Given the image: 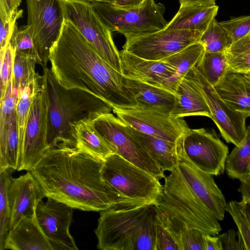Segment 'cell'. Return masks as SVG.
<instances>
[{"label": "cell", "mask_w": 250, "mask_h": 250, "mask_svg": "<svg viewBox=\"0 0 250 250\" xmlns=\"http://www.w3.org/2000/svg\"><path fill=\"white\" fill-rule=\"evenodd\" d=\"M27 24L33 29V37L42 67L47 66L49 50L58 38L63 17L59 0H26Z\"/></svg>", "instance_id": "obj_13"}, {"label": "cell", "mask_w": 250, "mask_h": 250, "mask_svg": "<svg viewBox=\"0 0 250 250\" xmlns=\"http://www.w3.org/2000/svg\"><path fill=\"white\" fill-rule=\"evenodd\" d=\"M21 0H0V15L10 17L17 11Z\"/></svg>", "instance_id": "obj_43"}, {"label": "cell", "mask_w": 250, "mask_h": 250, "mask_svg": "<svg viewBox=\"0 0 250 250\" xmlns=\"http://www.w3.org/2000/svg\"><path fill=\"white\" fill-rule=\"evenodd\" d=\"M22 10H18L10 17L0 15V50L5 48L10 42L13 32L17 25V21L22 16Z\"/></svg>", "instance_id": "obj_41"}, {"label": "cell", "mask_w": 250, "mask_h": 250, "mask_svg": "<svg viewBox=\"0 0 250 250\" xmlns=\"http://www.w3.org/2000/svg\"><path fill=\"white\" fill-rule=\"evenodd\" d=\"M122 74L125 77L165 88L175 94L174 67L165 60L142 58L124 49L119 51Z\"/></svg>", "instance_id": "obj_17"}, {"label": "cell", "mask_w": 250, "mask_h": 250, "mask_svg": "<svg viewBox=\"0 0 250 250\" xmlns=\"http://www.w3.org/2000/svg\"><path fill=\"white\" fill-rule=\"evenodd\" d=\"M73 209L51 198L41 201L37 206L38 222L53 250L78 249L69 231Z\"/></svg>", "instance_id": "obj_16"}, {"label": "cell", "mask_w": 250, "mask_h": 250, "mask_svg": "<svg viewBox=\"0 0 250 250\" xmlns=\"http://www.w3.org/2000/svg\"><path fill=\"white\" fill-rule=\"evenodd\" d=\"M15 52L10 42L5 48L0 50V101L4 98L12 78Z\"/></svg>", "instance_id": "obj_38"}, {"label": "cell", "mask_w": 250, "mask_h": 250, "mask_svg": "<svg viewBox=\"0 0 250 250\" xmlns=\"http://www.w3.org/2000/svg\"><path fill=\"white\" fill-rule=\"evenodd\" d=\"M205 52L204 46L199 42L188 46L164 60L174 67L176 71L174 79L176 90L181 80L196 66Z\"/></svg>", "instance_id": "obj_27"}, {"label": "cell", "mask_w": 250, "mask_h": 250, "mask_svg": "<svg viewBox=\"0 0 250 250\" xmlns=\"http://www.w3.org/2000/svg\"><path fill=\"white\" fill-rule=\"evenodd\" d=\"M225 169L232 179L239 180L250 174V125L240 146H235L228 155Z\"/></svg>", "instance_id": "obj_28"}, {"label": "cell", "mask_w": 250, "mask_h": 250, "mask_svg": "<svg viewBox=\"0 0 250 250\" xmlns=\"http://www.w3.org/2000/svg\"><path fill=\"white\" fill-rule=\"evenodd\" d=\"M203 33L196 31L163 29L125 38L123 49L142 58L161 61L188 46L199 42Z\"/></svg>", "instance_id": "obj_12"}, {"label": "cell", "mask_w": 250, "mask_h": 250, "mask_svg": "<svg viewBox=\"0 0 250 250\" xmlns=\"http://www.w3.org/2000/svg\"><path fill=\"white\" fill-rule=\"evenodd\" d=\"M11 169L0 170V250H3L10 231L11 214L7 197V186Z\"/></svg>", "instance_id": "obj_36"}, {"label": "cell", "mask_w": 250, "mask_h": 250, "mask_svg": "<svg viewBox=\"0 0 250 250\" xmlns=\"http://www.w3.org/2000/svg\"><path fill=\"white\" fill-rule=\"evenodd\" d=\"M49 101L47 131L48 148L59 146L76 147L71 125L87 121L94 115L110 112L112 106L100 98L79 89H67L60 85L50 69L43 67Z\"/></svg>", "instance_id": "obj_4"}, {"label": "cell", "mask_w": 250, "mask_h": 250, "mask_svg": "<svg viewBox=\"0 0 250 250\" xmlns=\"http://www.w3.org/2000/svg\"><path fill=\"white\" fill-rule=\"evenodd\" d=\"M90 2L111 32L121 33L125 38L161 30L167 24L164 17V5L154 0H145L139 6L130 8H121L107 2Z\"/></svg>", "instance_id": "obj_7"}, {"label": "cell", "mask_w": 250, "mask_h": 250, "mask_svg": "<svg viewBox=\"0 0 250 250\" xmlns=\"http://www.w3.org/2000/svg\"><path fill=\"white\" fill-rule=\"evenodd\" d=\"M164 179L163 195L154 206L156 213L205 234H218L222 230L218 220L191 189L178 165Z\"/></svg>", "instance_id": "obj_5"}, {"label": "cell", "mask_w": 250, "mask_h": 250, "mask_svg": "<svg viewBox=\"0 0 250 250\" xmlns=\"http://www.w3.org/2000/svg\"><path fill=\"white\" fill-rule=\"evenodd\" d=\"M6 249L53 250L36 215L23 218L9 231L3 248V250Z\"/></svg>", "instance_id": "obj_22"}, {"label": "cell", "mask_w": 250, "mask_h": 250, "mask_svg": "<svg viewBox=\"0 0 250 250\" xmlns=\"http://www.w3.org/2000/svg\"><path fill=\"white\" fill-rule=\"evenodd\" d=\"M239 180L241 184L238 190L241 194L242 200L250 202V174Z\"/></svg>", "instance_id": "obj_45"}, {"label": "cell", "mask_w": 250, "mask_h": 250, "mask_svg": "<svg viewBox=\"0 0 250 250\" xmlns=\"http://www.w3.org/2000/svg\"><path fill=\"white\" fill-rule=\"evenodd\" d=\"M10 42L16 51L35 59L38 64L43 66L30 25L27 24L20 28L17 25Z\"/></svg>", "instance_id": "obj_35"}, {"label": "cell", "mask_w": 250, "mask_h": 250, "mask_svg": "<svg viewBox=\"0 0 250 250\" xmlns=\"http://www.w3.org/2000/svg\"><path fill=\"white\" fill-rule=\"evenodd\" d=\"M219 23L228 32L233 42L250 33V15L233 18Z\"/></svg>", "instance_id": "obj_40"}, {"label": "cell", "mask_w": 250, "mask_h": 250, "mask_svg": "<svg viewBox=\"0 0 250 250\" xmlns=\"http://www.w3.org/2000/svg\"><path fill=\"white\" fill-rule=\"evenodd\" d=\"M112 110L131 127L171 142H176L190 129L183 118H175L169 114L138 107Z\"/></svg>", "instance_id": "obj_15"}, {"label": "cell", "mask_w": 250, "mask_h": 250, "mask_svg": "<svg viewBox=\"0 0 250 250\" xmlns=\"http://www.w3.org/2000/svg\"><path fill=\"white\" fill-rule=\"evenodd\" d=\"M103 162L76 147L59 146L48 149L30 171L45 197L75 209L101 211L130 200L104 180Z\"/></svg>", "instance_id": "obj_1"}, {"label": "cell", "mask_w": 250, "mask_h": 250, "mask_svg": "<svg viewBox=\"0 0 250 250\" xmlns=\"http://www.w3.org/2000/svg\"><path fill=\"white\" fill-rule=\"evenodd\" d=\"M89 1H103V2H107L109 3H111L113 4L115 0H86Z\"/></svg>", "instance_id": "obj_49"}, {"label": "cell", "mask_w": 250, "mask_h": 250, "mask_svg": "<svg viewBox=\"0 0 250 250\" xmlns=\"http://www.w3.org/2000/svg\"><path fill=\"white\" fill-rule=\"evenodd\" d=\"M75 133L76 148L95 159L104 161L115 153L113 148L88 124L80 121L71 125Z\"/></svg>", "instance_id": "obj_26"}, {"label": "cell", "mask_w": 250, "mask_h": 250, "mask_svg": "<svg viewBox=\"0 0 250 250\" xmlns=\"http://www.w3.org/2000/svg\"><path fill=\"white\" fill-rule=\"evenodd\" d=\"M214 87L229 107L250 117V80L244 74L229 71Z\"/></svg>", "instance_id": "obj_23"}, {"label": "cell", "mask_w": 250, "mask_h": 250, "mask_svg": "<svg viewBox=\"0 0 250 250\" xmlns=\"http://www.w3.org/2000/svg\"><path fill=\"white\" fill-rule=\"evenodd\" d=\"M240 203L242 210L250 225V202L242 200Z\"/></svg>", "instance_id": "obj_48"}, {"label": "cell", "mask_w": 250, "mask_h": 250, "mask_svg": "<svg viewBox=\"0 0 250 250\" xmlns=\"http://www.w3.org/2000/svg\"><path fill=\"white\" fill-rule=\"evenodd\" d=\"M145 0H115L112 4L121 8L135 7L141 4Z\"/></svg>", "instance_id": "obj_47"}, {"label": "cell", "mask_w": 250, "mask_h": 250, "mask_svg": "<svg viewBox=\"0 0 250 250\" xmlns=\"http://www.w3.org/2000/svg\"><path fill=\"white\" fill-rule=\"evenodd\" d=\"M196 67L213 86L216 85L229 71L225 52H205Z\"/></svg>", "instance_id": "obj_31"}, {"label": "cell", "mask_w": 250, "mask_h": 250, "mask_svg": "<svg viewBox=\"0 0 250 250\" xmlns=\"http://www.w3.org/2000/svg\"><path fill=\"white\" fill-rule=\"evenodd\" d=\"M181 150L201 170L215 176L224 173L229 148L213 129L190 128L183 136Z\"/></svg>", "instance_id": "obj_11"}, {"label": "cell", "mask_w": 250, "mask_h": 250, "mask_svg": "<svg viewBox=\"0 0 250 250\" xmlns=\"http://www.w3.org/2000/svg\"><path fill=\"white\" fill-rule=\"evenodd\" d=\"M154 206L130 199L100 211L95 230L102 250H154Z\"/></svg>", "instance_id": "obj_3"}, {"label": "cell", "mask_w": 250, "mask_h": 250, "mask_svg": "<svg viewBox=\"0 0 250 250\" xmlns=\"http://www.w3.org/2000/svg\"><path fill=\"white\" fill-rule=\"evenodd\" d=\"M192 71L194 81L208 105L211 119L222 136L227 143L240 146L246 134V121L248 117L229 107L196 66Z\"/></svg>", "instance_id": "obj_14"}, {"label": "cell", "mask_w": 250, "mask_h": 250, "mask_svg": "<svg viewBox=\"0 0 250 250\" xmlns=\"http://www.w3.org/2000/svg\"><path fill=\"white\" fill-rule=\"evenodd\" d=\"M154 250H180L169 231L156 213L154 219Z\"/></svg>", "instance_id": "obj_39"}, {"label": "cell", "mask_w": 250, "mask_h": 250, "mask_svg": "<svg viewBox=\"0 0 250 250\" xmlns=\"http://www.w3.org/2000/svg\"><path fill=\"white\" fill-rule=\"evenodd\" d=\"M219 7L180 6L164 28L167 30L196 31L203 33L217 14Z\"/></svg>", "instance_id": "obj_24"}, {"label": "cell", "mask_w": 250, "mask_h": 250, "mask_svg": "<svg viewBox=\"0 0 250 250\" xmlns=\"http://www.w3.org/2000/svg\"><path fill=\"white\" fill-rule=\"evenodd\" d=\"M199 42L204 46L205 52H226L233 42L228 32L215 18L202 33Z\"/></svg>", "instance_id": "obj_33"}, {"label": "cell", "mask_w": 250, "mask_h": 250, "mask_svg": "<svg viewBox=\"0 0 250 250\" xmlns=\"http://www.w3.org/2000/svg\"><path fill=\"white\" fill-rule=\"evenodd\" d=\"M229 71L244 74L250 71V33L234 42L226 51Z\"/></svg>", "instance_id": "obj_32"}, {"label": "cell", "mask_w": 250, "mask_h": 250, "mask_svg": "<svg viewBox=\"0 0 250 250\" xmlns=\"http://www.w3.org/2000/svg\"><path fill=\"white\" fill-rule=\"evenodd\" d=\"M247 78L250 80V71L244 74Z\"/></svg>", "instance_id": "obj_50"}, {"label": "cell", "mask_w": 250, "mask_h": 250, "mask_svg": "<svg viewBox=\"0 0 250 250\" xmlns=\"http://www.w3.org/2000/svg\"><path fill=\"white\" fill-rule=\"evenodd\" d=\"M205 250H223L221 242L218 236L204 235Z\"/></svg>", "instance_id": "obj_44"}, {"label": "cell", "mask_w": 250, "mask_h": 250, "mask_svg": "<svg viewBox=\"0 0 250 250\" xmlns=\"http://www.w3.org/2000/svg\"><path fill=\"white\" fill-rule=\"evenodd\" d=\"M182 142L179 153L178 167L183 176L207 208L218 220H223L227 203L213 175L201 170L189 162L182 153Z\"/></svg>", "instance_id": "obj_18"}, {"label": "cell", "mask_w": 250, "mask_h": 250, "mask_svg": "<svg viewBox=\"0 0 250 250\" xmlns=\"http://www.w3.org/2000/svg\"><path fill=\"white\" fill-rule=\"evenodd\" d=\"M63 20H68L91 44L98 54L122 73L119 51L112 32L101 19L93 5L86 0H59Z\"/></svg>", "instance_id": "obj_9"}, {"label": "cell", "mask_w": 250, "mask_h": 250, "mask_svg": "<svg viewBox=\"0 0 250 250\" xmlns=\"http://www.w3.org/2000/svg\"><path fill=\"white\" fill-rule=\"evenodd\" d=\"M129 127L132 133L146 147L164 171L170 172L178 165L179 153L183 136L185 134L176 142H171Z\"/></svg>", "instance_id": "obj_25"}, {"label": "cell", "mask_w": 250, "mask_h": 250, "mask_svg": "<svg viewBox=\"0 0 250 250\" xmlns=\"http://www.w3.org/2000/svg\"><path fill=\"white\" fill-rule=\"evenodd\" d=\"M179 1L180 6H211L216 5V0H179Z\"/></svg>", "instance_id": "obj_46"}, {"label": "cell", "mask_w": 250, "mask_h": 250, "mask_svg": "<svg viewBox=\"0 0 250 250\" xmlns=\"http://www.w3.org/2000/svg\"><path fill=\"white\" fill-rule=\"evenodd\" d=\"M159 216L178 244L180 250H205V233L202 231L189 229L170 219Z\"/></svg>", "instance_id": "obj_30"}, {"label": "cell", "mask_w": 250, "mask_h": 250, "mask_svg": "<svg viewBox=\"0 0 250 250\" xmlns=\"http://www.w3.org/2000/svg\"><path fill=\"white\" fill-rule=\"evenodd\" d=\"M104 180L130 199L155 206L163 195L160 180L119 154L114 153L103 162Z\"/></svg>", "instance_id": "obj_8"}, {"label": "cell", "mask_w": 250, "mask_h": 250, "mask_svg": "<svg viewBox=\"0 0 250 250\" xmlns=\"http://www.w3.org/2000/svg\"><path fill=\"white\" fill-rule=\"evenodd\" d=\"M192 69L177 86L176 102L170 115L175 118L202 116L211 119L210 110L194 81Z\"/></svg>", "instance_id": "obj_20"}, {"label": "cell", "mask_w": 250, "mask_h": 250, "mask_svg": "<svg viewBox=\"0 0 250 250\" xmlns=\"http://www.w3.org/2000/svg\"><path fill=\"white\" fill-rule=\"evenodd\" d=\"M48 60L54 78L64 88L84 90L113 109L137 107L124 75L104 61L69 21L63 20Z\"/></svg>", "instance_id": "obj_2"}, {"label": "cell", "mask_w": 250, "mask_h": 250, "mask_svg": "<svg viewBox=\"0 0 250 250\" xmlns=\"http://www.w3.org/2000/svg\"><path fill=\"white\" fill-rule=\"evenodd\" d=\"M7 191L11 214L10 231L23 218L36 215L37 206L45 196L30 171L17 178L11 177Z\"/></svg>", "instance_id": "obj_19"}, {"label": "cell", "mask_w": 250, "mask_h": 250, "mask_svg": "<svg viewBox=\"0 0 250 250\" xmlns=\"http://www.w3.org/2000/svg\"><path fill=\"white\" fill-rule=\"evenodd\" d=\"M226 211L231 215L237 226L238 242L240 250H250V225L240 202H229L227 204Z\"/></svg>", "instance_id": "obj_37"}, {"label": "cell", "mask_w": 250, "mask_h": 250, "mask_svg": "<svg viewBox=\"0 0 250 250\" xmlns=\"http://www.w3.org/2000/svg\"><path fill=\"white\" fill-rule=\"evenodd\" d=\"M37 61L15 51L13 62L12 83L18 94L39 75L35 71Z\"/></svg>", "instance_id": "obj_34"}, {"label": "cell", "mask_w": 250, "mask_h": 250, "mask_svg": "<svg viewBox=\"0 0 250 250\" xmlns=\"http://www.w3.org/2000/svg\"><path fill=\"white\" fill-rule=\"evenodd\" d=\"M114 149L115 153L159 180L165 171L128 125L110 112L98 113L86 121Z\"/></svg>", "instance_id": "obj_6"}, {"label": "cell", "mask_w": 250, "mask_h": 250, "mask_svg": "<svg viewBox=\"0 0 250 250\" xmlns=\"http://www.w3.org/2000/svg\"><path fill=\"white\" fill-rule=\"evenodd\" d=\"M236 235L234 230L229 229L218 236L221 242L223 250H240Z\"/></svg>", "instance_id": "obj_42"}, {"label": "cell", "mask_w": 250, "mask_h": 250, "mask_svg": "<svg viewBox=\"0 0 250 250\" xmlns=\"http://www.w3.org/2000/svg\"><path fill=\"white\" fill-rule=\"evenodd\" d=\"M124 82L134 96L138 107L170 115L176 102L175 93L125 76Z\"/></svg>", "instance_id": "obj_21"}, {"label": "cell", "mask_w": 250, "mask_h": 250, "mask_svg": "<svg viewBox=\"0 0 250 250\" xmlns=\"http://www.w3.org/2000/svg\"><path fill=\"white\" fill-rule=\"evenodd\" d=\"M42 77L39 75L33 82L18 94L16 113L19 137V153L23 139L31 105L34 99L42 90V84H40L39 82Z\"/></svg>", "instance_id": "obj_29"}, {"label": "cell", "mask_w": 250, "mask_h": 250, "mask_svg": "<svg viewBox=\"0 0 250 250\" xmlns=\"http://www.w3.org/2000/svg\"><path fill=\"white\" fill-rule=\"evenodd\" d=\"M42 90L30 107L25 133L19 149L18 171H31L48 149L49 96L46 83L42 77Z\"/></svg>", "instance_id": "obj_10"}]
</instances>
